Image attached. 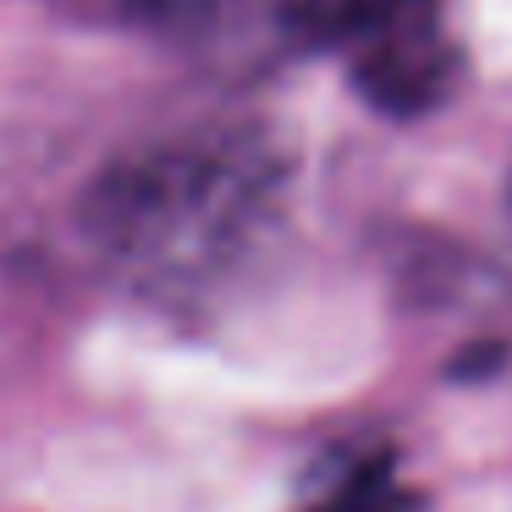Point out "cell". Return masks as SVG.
Returning a JSON list of instances; mask_svg holds the SVG:
<instances>
[{"instance_id": "3", "label": "cell", "mask_w": 512, "mask_h": 512, "mask_svg": "<svg viewBox=\"0 0 512 512\" xmlns=\"http://www.w3.org/2000/svg\"><path fill=\"white\" fill-rule=\"evenodd\" d=\"M303 512H413V501L402 490L391 457H353L342 468V479Z\"/></svg>"}, {"instance_id": "2", "label": "cell", "mask_w": 512, "mask_h": 512, "mask_svg": "<svg viewBox=\"0 0 512 512\" xmlns=\"http://www.w3.org/2000/svg\"><path fill=\"white\" fill-rule=\"evenodd\" d=\"M287 17L298 39L342 50L364 100L391 116L430 111L457 78L446 0H292Z\"/></svg>"}, {"instance_id": "1", "label": "cell", "mask_w": 512, "mask_h": 512, "mask_svg": "<svg viewBox=\"0 0 512 512\" xmlns=\"http://www.w3.org/2000/svg\"><path fill=\"white\" fill-rule=\"evenodd\" d=\"M281 193L287 155L265 127H199L116 155L83 188L78 226L133 292L182 303L265 243Z\"/></svg>"}, {"instance_id": "4", "label": "cell", "mask_w": 512, "mask_h": 512, "mask_svg": "<svg viewBox=\"0 0 512 512\" xmlns=\"http://www.w3.org/2000/svg\"><path fill=\"white\" fill-rule=\"evenodd\" d=\"M133 17H144V23H166V17H182L193 6V0H122Z\"/></svg>"}]
</instances>
